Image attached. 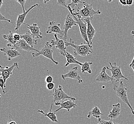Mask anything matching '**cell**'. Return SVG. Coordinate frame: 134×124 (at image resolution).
Returning a JSON list of instances; mask_svg holds the SVG:
<instances>
[{"mask_svg": "<svg viewBox=\"0 0 134 124\" xmlns=\"http://www.w3.org/2000/svg\"><path fill=\"white\" fill-rule=\"evenodd\" d=\"M113 83V89L115 91L116 95L129 106L131 111L132 113L134 115V109L132 108L128 98L127 85L124 84L122 81Z\"/></svg>", "mask_w": 134, "mask_h": 124, "instance_id": "1", "label": "cell"}, {"mask_svg": "<svg viewBox=\"0 0 134 124\" xmlns=\"http://www.w3.org/2000/svg\"><path fill=\"white\" fill-rule=\"evenodd\" d=\"M101 14V11L99 10H94L92 4H89L85 2L83 8L81 9L78 7L77 12L75 13L74 12L72 16V17L79 16L81 18L84 19V20L87 19H91L92 20L93 19L94 15H100Z\"/></svg>", "mask_w": 134, "mask_h": 124, "instance_id": "2", "label": "cell"}, {"mask_svg": "<svg viewBox=\"0 0 134 124\" xmlns=\"http://www.w3.org/2000/svg\"><path fill=\"white\" fill-rule=\"evenodd\" d=\"M65 43L66 47L70 46L72 47L74 49V54L76 56L85 57L93 53V47L89 46L87 43H82L76 45L71 38H70L69 42L66 41Z\"/></svg>", "mask_w": 134, "mask_h": 124, "instance_id": "3", "label": "cell"}, {"mask_svg": "<svg viewBox=\"0 0 134 124\" xmlns=\"http://www.w3.org/2000/svg\"><path fill=\"white\" fill-rule=\"evenodd\" d=\"M53 47V46L51 45V44H50L49 42H46L45 44V46L41 49V50L39 52L32 53V57L35 58L40 55H42L51 60L55 65H58L59 64V63L54 59L53 50L52 49Z\"/></svg>", "mask_w": 134, "mask_h": 124, "instance_id": "4", "label": "cell"}, {"mask_svg": "<svg viewBox=\"0 0 134 124\" xmlns=\"http://www.w3.org/2000/svg\"><path fill=\"white\" fill-rule=\"evenodd\" d=\"M109 64L111 66V68H109L108 66L106 67L107 70H109L112 74L111 78L113 79V82H119L121 79H124L126 80H128V78L124 76L122 72L120 67L116 65V63L112 64L109 62Z\"/></svg>", "mask_w": 134, "mask_h": 124, "instance_id": "5", "label": "cell"}, {"mask_svg": "<svg viewBox=\"0 0 134 124\" xmlns=\"http://www.w3.org/2000/svg\"><path fill=\"white\" fill-rule=\"evenodd\" d=\"M64 99H73L76 101L75 97H71L66 94L63 90V88L61 85H59L58 88H55L53 90V98L52 101L53 102H60Z\"/></svg>", "mask_w": 134, "mask_h": 124, "instance_id": "6", "label": "cell"}, {"mask_svg": "<svg viewBox=\"0 0 134 124\" xmlns=\"http://www.w3.org/2000/svg\"><path fill=\"white\" fill-rule=\"evenodd\" d=\"M77 25L76 22L75 21L71 14H68L64 19V24L63 27V30L64 32V36L62 38L63 40L66 42L68 39V32L72 29L73 26Z\"/></svg>", "mask_w": 134, "mask_h": 124, "instance_id": "7", "label": "cell"}, {"mask_svg": "<svg viewBox=\"0 0 134 124\" xmlns=\"http://www.w3.org/2000/svg\"><path fill=\"white\" fill-rule=\"evenodd\" d=\"M54 36L55 38V40H51V45L53 46H55L57 49L58 52L63 57H65L66 56V49L67 48L65 46V41L62 39H59L58 38L57 35L54 34Z\"/></svg>", "mask_w": 134, "mask_h": 124, "instance_id": "8", "label": "cell"}, {"mask_svg": "<svg viewBox=\"0 0 134 124\" xmlns=\"http://www.w3.org/2000/svg\"><path fill=\"white\" fill-rule=\"evenodd\" d=\"M61 77L64 80H65L66 78H71L77 81L79 84L83 83V80L81 77L78 71V68L77 66L72 68L66 74L62 75Z\"/></svg>", "mask_w": 134, "mask_h": 124, "instance_id": "9", "label": "cell"}, {"mask_svg": "<svg viewBox=\"0 0 134 124\" xmlns=\"http://www.w3.org/2000/svg\"><path fill=\"white\" fill-rule=\"evenodd\" d=\"M75 19L77 24L79 26V29L80 31L81 35L82 38L83 39L85 42L87 43L89 46L88 39L87 35V23L84 22L82 20V18L79 16H76L73 17Z\"/></svg>", "mask_w": 134, "mask_h": 124, "instance_id": "10", "label": "cell"}, {"mask_svg": "<svg viewBox=\"0 0 134 124\" xmlns=\"http://www.w3.org/2000/svg\"><path fill=\"white\" fill-rule=\"evenodd\" d=\"M19 70V65L17 63H14L11 67L6 66L5 67H3L2 65H0V74L3 76L5 83H6V81L9 79L13 75V71L15 69V68Z\"/></svg>", "mask_w": 134, "mask_h": 124, "instance_id": "11", "label": "cell"}, {"mask_svg": "<svg viewBox=\"0 0 134 124\" xmlns=\"http://www.w3.org/2000/svg\"><path fill=\"white\" fill-rule=\"evenodd\" d=\"M75 100H73V99H69L66 101L54 103L55 105L57 106H60V107L56 110L54 111V113H56L57 112H58L62 109H66L68 112H70V110L72 108H76V107H77V105L76 104V103L75 102Z\"/></svg>", "mask_w": 134, "mask_h": 124, "instance_id": "12", "label": "cell"}, {"mask_svg": "<svg viewBox=\"0 0 134 124\" xmlns=\"http://www.w3.org/2000/svg\"><path fill=\"white\" fill-rule=\"evenodd\" d=\"M47 34H51L54 33V34H59L60 35V37L63 38L64 36V30L61 28V24L58 22L55 21H51L49 22L48 29L46 31Z\"/></svg>", "mask_w": 134, "mask_h": 124, "instance_id": "13", "label": "cell"}, {"mask_svg": "<svg viewBox=\"0 0 134 124\" xmlns=\"http://www.w3.org/2000/svg\"><path fill=\"white\" fill-rule=\"evenodd\" d=\"M39 6H40V5L38 3H36L35 5H32L31 8H30L25 13H23V14L18 15L17 20L16 21V26L15 27V30L16 31V33H18V30L20 28L21 24L24 23V21L28 14L34 8H35L36 7H39Z\"/></svg>", "mask_w": 134, "mask_h": 124, "instance_id": "14", "label": "cell"}, {"mask_svg": "<svg viewBox=\"0 0 134 124\" xmlns=\"http://www.w3.org/2000/svg\"><path fill=\"white\" fill-rule=\"evenodd\" d=\"M24 24L27 26V28L29 29L30 32L32 33L34 38L41 39L43 37L42 33L40 31V28L38 26L37 24L34 23L32 25H30L24 22Z\"/></svg>", "mask_w": 134, "mask_h": 124, "instance_id": "15", "label": "cell"}, {"mask_svg": "<svg viewBox=\"0 0 134 124\" xmlns=\"http://www.w3.org/2000/svg\"><path fill=\"white\" fill-rule=\"evenodd\" d=\"M106 67H104L102 68L101 71L97 75L96 79V81L100 83H107L109 81L113 82V79L106 73Z\"/></svg>", "mask_w": 134, "mask_h": 124, "instance_id": "16", "label": "cell"}, {"mask_svg": "<svg viewBox=\"0 0 134 124\" xmlns=\"http://www.w3.org/2000/svg\"><path fill=\"white\" fill-rule=\"evenodd\" d=\"M87 24V35L89 43L90 46H92V40L96 34V31L94 29L91 24V20L90 19H86L84 20Z\"/></svg>", "mask_w": 134, "mask_h": 124, "instance_id": "17", "label": "cell"}, {"mask_svg": "<svg viewBox=\"0 0 134 124\" xmlns=\"http://www.w3.org/2000/svg\"><path fill=\"white\" fill-rule=\"evenodd\" d=\"M0 51L3 52L5 55L8 57V59L9 61L15 58L16 57L21 55V54L16 49L11 48H2L0 49Z\"/></svg>", "mask_w": 134, "mask_h": 124, "instance_id": "18", "label": "cell"}, {"mask_svg": "<svg viewBox=\"0 0 134 124\" xmlns=\"http://www.w3.org/2000/svg\"><path fill=\"white\" fill-rule=\"evenodd\" d=\"M16 47V50L17 49H21L26 52L35 51L36 53L39 52L40 51L37 50L36 49L32 47L29 46L25 41L21 39L19 42H18L16 43V46H15Z\"/></svg>", "mask_w": 134, "mask_h": 124, "instance_id": "19", "label": "cell"}, {"mask_svg": "<svg viewBox=\"0 0 134 124\" xmlns=\"http://www.w3.org/2000/svg\"><path fill=\"white\" fill-rule=\"evenodd\" d=\"M113 109L107 116V117L111 120L117 119L120 116L121 112V105L120 103L113 105Z\"/></svg>", "mask_w": 134, "mask_h": 124, "instance_id": "20", "label": "cell"}, {"mask_svg": "<svg viewBox=\"0 0 134 124\" xmlns=\"http://www.w3.org/2000/svg\"><path fill=\"white\" fill-rule=\"evenodd\" d=\"M21 39H24L29 46L33 47L34 46L37 44V41L35 40L32 36V33L30 32H27L24 35H21Z\"/></svg>", "mask_w": 134, "mask_h": 124, "instance_id": "21", "label": "cell"}, {"mask_svg": "<svg viewBox=\"0 0 134 124\" xmlns=\"http://www.w3.org/2000/svg\"><path fill=\"white\" fill-rule=\"evenodd\" d=\"M53 102H52V104H51V108L50 109V111L48 113H46L43 110H38L37 111V112L42 113L43 115L44 116H46L50 120H51L54 123H59V121L57 119V115H56V113H54V112H52V109L53 108Z\"/></svg>", "mask_w": 134, "mask_h": 124, "instance_id": "22", "label": "cell"}, {"mask_svg": "<svg viewBox=\"0 0 134 124\" xmlns=\"http://www.w3.org/2000/svg\"><path fill=\"white\" fill-rule=\"evenodd\" d=\"M65 57L66 58V64L64 65V67H67L68 66H69V65L71 64H77L79 65L80 66H82L83 64L81 62H79L77 59L75 58V57L72 55V54H71L69 53L66 52V56Z\"/></svg>", "mask_w": 134, "mask_h": 124, "instance_id": "23", "label": "cell"}, {"mask_svg": "<svg viewBox=\"0 0 134 124\" xmlns=\"http://www.w3.org/2000/svg\"><path fill=\"white\" fill-rule=\"evenodd\" d=\"M103 114L97 106H95L91 110L88 112L87 117L90 119L92 116H94L96 119H99L101 118V116H103Z\"/></svg>", "mask_w": 134, "mask_h": 124, "instance_id": "24", "label": "cell"}, {"mask_svg": "<svg viewBox=\"0 0 134 124\" xmlns=\"http://www.w3.org/2000/svg\"><path fill=\"white\" fill-rule=\"evenodd\" d=\"M14 33H13L11 31H10L8 35H3V38L6 40L8 42L7 46L8 47H11L13 46H15L16 43H17L14 40Z\"/></svg>", "mask_w": 134, "mask_h": 124, "instance_id": "25", "label": "cell"}, {"mask_svg": "<svg viewBox=\"0 0 134 124\" xmlns=\"http://www.w3.org/2000/svg\"><path fill=\"white\" fill-rule=\"evenodd\" d=\"M93 65V63L92 62H85L81 66V72L83 74H85L86 72L91 74L92 73V71L91 65Z\"/></svg>", "mask_w": 134, "mask_h": 124, "instance_id": "26", "label": "cell"}, {"mask_svg": "<svg viewBox=\"0 0 134 124\" xmlns=\"http://www.w3.org/2000/svg\"><path fill=\"white\" fill-rule=\"evenodd\" d=\"M84 2H82V1H81L80 0H77V1H76V0H72V3H70V4H69L67 6H69V7H70L71 9V10H72V12H74L75 10V6H77L78 5V4H79V3H81V4H83V5Z\"/></svg>", "mask_w": 134, "mask_h": 124, "instance_id": "27", "label": "cell"}, {"mask_svg": "<svg viewBox=\"0 0 134 124\" xmlns=\"http://www.w3.org/2000/svg\"><path fill=\"white\" fill-rule=\"evenodd\" d=\"M6 83L4 80L2 75L0 74V87L2 88L3 90V93L6 94L7 92L5 91Z\"/></svg>", "mask_w": 134, "mask_h": 124, "instance_id": "28", "label": "cell"}, {"mask_svg": "<svg viewBox=\"0 0 134 124\" xmlns=\"http://www.w3.org/2000/svg\"><path fill=\"white\" fill-rule=\"evenodd\" d=\"M98 123L97 124H119L118 123H114L112 121V120L107 121L100 118V119H98Z\"/></svg>", "mask_w": 134, "mask_h": 124, "instance_id": "29", "label": "cell"}, {"mask_svg": "<svg viewBox=\"0 0 134 124\" xmlns=\"http://www.w3.org/2000/svg\"><path fill=\"white\" fill-rule=\"evenodd\" d=\"M67 2V0H58L57 2V4L67 8V6L66 5Z\"/></svg>", "mask_w": 134, "mask_h": 124, "instance_id": "30", "label": "cell"}, {"mask_svg": "<svg viewBox=\"0 0 134 124\" xmlns=\"http://www.w3.org/2000/svg\"><path fill=\"white\" fill-rule=\"evenodd\" d=\"M55 82H53L51 83H49V84H46V88L47 89L49 90H54V88H55Z\"/></svg>", "mask_w": 134, "mask_h": 124, "instance_id": "31", "label": "cell"}, {"mask_svg": "<svg viewBox=\"0 0 134 124\" xmlns=\"http://www.w3.org/2000/svg\"><path fill=\"white\" fill-rule=\"evenodd\" d=\"M7 124H17L16 123V122L14 120L13 116L10 114L9 115V119H8Z\"/></svg>", "mask_w": 134, "mask_h": 124, "instance_id": "32", "label": "cell"}, {"mask_svg": "<svg viewBox=\"0 0 134 124\" xmlns=\"http://www.w3.org/2000/svg\"><path fill=\"white\" fill-rule=\"evenodd\" d=\"M16 2H17V3H20L21 6H22V8L23 9V11H24V13H25L26 11L25 10V8H24V5L25 4V3L26 2V0H16Z\"/></svg>", "mask_w": 134, "mask_h": 124, "instance_id": "33", "label": "cell"}, {"mask_svg": "<svg viewBox=\"0 0 134 124\" xmlns=\"http://www.w3.org/2000/svg\"><path fill=\"white\" fill-rule=\"evenodd\" d=\"M2 21H7V22H9L10 23H12V22L10 19L6 18L5 17L3 16L0 12V22H2Z\"/></svg>", "mask_w": 134, "mask_h": 124, "instance_id": "34", "label": "cell"}, {"mask_svg": "<svg viewBox=\"0 0 134 124\" xmlns=\"http://www.w3.org/2000/svg\"><path fill=\"white\" fill-rule=\"evenodd\" d=\"M14 38L15 41L18 42L21 39V35H19L18 33H15L14 34Z\"/></svg>", "mask_w": 134, "mask_h": 124, "instance_id": "35", "label": "cell"}, {"mask_svg": "<svg viewBox=\"0 0 134 124\" xmlns=\"http://www.w3.org/2000/svg\"><path fill=\"white\" fill-rule=\"evenodd\" d=\"M46 83H47V84L53 82V78L52 76H47L46 78Z\"/></svg>", "mask_w": 134, "mask_h": 124, "instance_id": "36", "label": "cell"}, {"mask_svg": "<svg viewBox=\"0 0 134 124\" xmlns=\"http://www.w3.org/2000/svg\"><path fill=\"white\" fill-rule=\"evenodd\" d=\"M131 33L132 35H133L134 36V31H132L131 32ZM129 67L130 68H131L133 70V71H134V58H133V59L132 60V61L131 63L129 65Z\"/></svg>", "mask_w": 134, "mask_h": 124, "instance_id": "37", "label": "cell"}, {"mask_svg": "<svg viewBox=\"0 0 134 124\" xmlns=\"http://www.w3.org/2000/svg\"><path fill=\"white\" fill-rule=\"evenodd\" d=\"M118 3H119V4H122L123 6L127 5V4H126V0H119V1H118Z\"/></svg>", "mask_w": 134, "mask_h": 124, "instance_id": "38", "label": "cell"}, {"mask_svg": "<svg viewBox=\"0 0 134 124\" xmlns=\"http://www.w3.org/2000/svg\"><path fill=\"white\" fill-rule=\"evenodd\" d=\"M134 2V1H133V0H127L126 1V4H127V5L130 6L133 5Z\"/></svg>", "mask_w": 134, "mask_h": 124, "instance_id": "39", "label": "cell"}, {"mask_svg": "<svg viewBox=\"0 0 134 124\" xmlns=\"http://www.w3.org/2000/svg\"><path fill=\"white\" fill-rule=\"evenodd\" d=\"M3 0H0V9L3 6Z\"/></svg>", "mask_w": 134, "mask_h": 124, "instance_id": "40", "label": "cell"}, {"mask_svg": "<svg viewBox=\"0 0 134 124\" xmlns=\"http://www.w3.org/2000/svg\"><path fill=\"white\" fill-rule=\"evenodd\" d=\"M49 1H44V3L46 4V3H47L48 2H49Z\"/></svg>", "mask_w": 134, "mask_h": 124, "instance_id": "41", "label": "cell"}, {"mask_svg": "<svg viewBox=\"0 0 134 124\" xmlns=\"http://www.w3.org/2000/svg\"><path fill=\"white\" fill-rule=\"evenodd\" d=\"M108 2L109 3H111V2H112V1H108Z\"/></svg>", "mask_w": 134, "mask_h": 124, "instance_id": "42", "label": "cell"}, {"mask_svg": "<svg viewBox=\"0 0 134 124\" xmlns=\"http://www.w3.org/2000/svg\"><path fill=\"white\" fill-rule=\"evenodd\" d=\"M1 93H0V98H1Z\"/></svg>", "mask_w": 134, "mask_h": 124, "instance_id": "43", "label": "cell"}, {"mask_svg": "<svg viewBox=\"0 0 134 124\" xmlns=\"http://www.w3.org/2000/svg\"></svg>", "mask_w": 134, "mask_h": 124, "instance_id": "44", "label": "cell"}]
</instances>
